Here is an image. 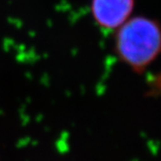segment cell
<instances>
[{
    "label": "cell",
    "instance_id": "obj_2",
    "mask_svg": "<svg viewBox=\"0 0 161 161\" xmlns=\"http://www.w3.org/2000/svg\"><path fill=\"white\" fill-rule=\"evenodd\" d=\"M134 8V0H91L90 12L94 21L103 29L121 26Z\"/></svg>",
    "mask_w": 161,
    "mask_h": 161
},
{
    "label": "cell",
    "instance_id": "obj_1",
    "mask_svg": "<svg viewBox=\"0 0 161 161\" xmlns=\"http://www.w3.org/2000/svg\"><path fill=\"white\" fill-rule=\"evenodd\" d=\"M114 47L121 61L142 72L161 53V26L145 17L126 20L118 29Z\"/></svg>",
    "mask_w": 161,
    "mask_h": 161
}]
</instances>
